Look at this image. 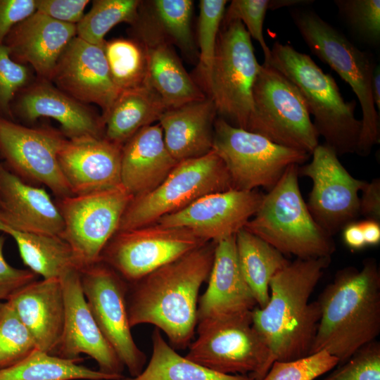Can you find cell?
Returning <instances> with one entry per match:
<instances>
[{
    "label": "cell",
    "instance_id": "cell-45",
    "mask_svg": "<svg viewBox=\"0 0 380 380\" xmlns=\"http://www.w3.org/2000/svg\"><path fill=\"white\" fill-rule=\"evenodd\" d=\"M89 3L88 0H36V11L62 23L77 25Z\"/></svg>",
    "mask_w": 380,
    "mask_h": 380
},
{
    "label": "cell",
    "instance_id": "cell-7",
    "mask_svg": "<svg viewBox=\"0 0 380 380\" xmlns=\"http://www.w3.org/2000/svg\"><path fill=\"white\" fill-rule=\"evenodd\" d=\"M260 67L243 24L239 20L222 22L205 84L219 118L247 129L253 112V88Z\"/></svg>",
    "mask_w": 380,
    "mask_h": 380
},
{
    "label": "cell",
    "instance_id": "cell-8",
    "mask_svg": "<svg viewBox=\"0 0 380 380\" xmlns=\"http://www.w3.org/2000/svg\"><path fill=\"white\" fill-rule=\"evenodd\" d=\"M230 189H234L227 170L214 150L179 161L155 189L131 199L118 232L156 223L207 194Z\"/></svg>",
    "mask_w": 380,
    "mask_h": 380
},
{
    "label": "cell",
    "instance_id": "cell-47",
    "mask_svg": "<svg viewBox=\"0 0 380 380\" xmlns=\"http://www.w3.org/2000/svg\"><path fill=\"white\" fill-rule=\"evenodd\" d=\"M359 213L365 219L380 222V179L367 182L361 190Z\"/></svg>",
    "mask_w": 380,
    "mask_h": 380
},
{
    "label": "cell",
    "instance_id": "cell-31",
    "mask_svg": "<svg viewBox=\"0 0 380 380\" xmlns=\"http://www.w3.org/2000/svg\"><path fill=\"white\" fill-rule=\"evenodd\" d=\"M236 253L243 276L258 304L265 307L270 299L271 279L291 261L270 243L245 228L235 234Z\"/></svg>",
    "mask_w": 380,
    "mask_h": 380
},
{
    "label": "cell",
    "instance_id": "cell-10",
    "mask_svg": "<svg viewBox=\"0 0 380 380\" xmlns=\"http://www.w3.org/2000/svg\"><path fill=\"white\" fill-rule=\"evenodd\" d=\"M196 331L185 357L209 369L262 380L273 363L252 312L198 322Z\"/></svg>",
    "mask_w": 380,
    "mask_h": 380
},
{
    "label": "cell",
    "instance_id": "cell-6",
    "mask_svg": "<svg viewBox=\"0 0 380 380\" xmlns=\"http://www.w3.org/2000/svg\"><path fill=\"white\" fill-rule=\"evenodd\" d=\"M291 15L311 52L330 66L356 95L362 118L355 153L367 156L380 142L379 113L374 103L372 88L376 64L372 55L358 49L313 11L296 8Z\"/></svg>",
    "mask_w": 380,
    "mask_h": 380
},
{
    "label": "cell",
    "instance_id": "cell-3",
    "mask_svg": "<svg viewBox=\"0 0 380 380\" xmlns=\"http://www.w3.org/2000/svg\"><path fill=\"white\" fill-rule=\"evenodd\" d=\"M320 319L310 354L326 350L345 362L380 333V272L373 258L339 270L317 300Z\"/></svg>",
    "mask_w": 380,
    "mask_h": 380
},
{
    "label": "cell",
    "instance_id": "cell-20",
    "mask_svg": "<svg viewBox=\"0 0 380 380\" xmlns=\"http://www.w3.org/2000/svg\"><path fill=\"white\" fill-rule=\"evenodd\" d=\"M122 147L104 137L66 139L58 153V161L72 194L120 185Z\"/></svg>",
    "mask_w": 380,
    "mask_h": 380
},
{
    "label": "cell",
    "instance_id": "cell-29",
    "mask_svg": "<svg viewBox=\"0 0 380 380\" xmlns=\"http://www.w3.org/2000/svg\"><path fill=\"white\" fill-rule=\"evenodd\" d=\"M0 232L15 241L24 264L43 279H61L83 267L70 246L60 236L13 229L0 222Z\"/></svg>",
    "mask_w": 380,
    "mask_h": 380
},
{
    "label": "cell",
    "instance_id": "cell-33",
    "mask_svg": "<svg viewBox=\"0 0 380 380\" xmlns=\"http://www.w3.org/2000/svg\"><path fill=\"white\" fill-rule=\"evenodd\" d=\"M78 361L61 358L38 349L11 366L0 369V380H120Z\"/></svg>",
    "mask_w": 380,
    "mask_h": 380
},
{
    "label": "cell",
    "instance_id": "cell-26",
    "mask_svg": "<svg viewBox=\"0 0 380 380\" xmlns=\"http://www.w3.org/2000/svg\"><path fill=\"white\" fill-rule=\"evenodd\" d=\"M31 334L38 350L53 355L65 319V300L60 279L36 280L7 300Z\"/></svg>",
    "mask_w": 380,
    "mask_h": 380
},
{
    "label": "cell",
    "instance_id": "cell-2",
    "mask_svg": "<svg viewBox=\"0 0 380 380\" xmlns=\"http://www.w3.org/2000/svg\"><path fill=\"white\" fill-rule=\"evenodd\" d=\"M331 257L296 258L270 281L267 305L252 312V323L267 346L272 362L310 355L320 319L310 296Z\"/></svg>",
    "mask_w": 380,
    "mask_h": 380
},
{
    "label": "cell",
    "instance_id": "cell-24",
    "mask_svg": "<svg viewBox=\"0 0 380 380\" xmlns=\"http://www.w3.org/2000/svg\"><path fill=\"white\" fill-rule=\"evenodd\" d=\"M76 36V25L36 11L11 30L4 44L14 61L30 65L40 79L50 82L60 56Z\"/></svg>",
    "mask_w": 380,
    "mask_h": 380
},
{
    "label": "cell",
    "instance_id": "cell-13",
    "mask_svg": "<svg viewBox=\"0 0 380 380\" xmlns=\"http://www.w3.org/2000/svg\"><path fill=\"white\" fill-rule=\"evenodd\" d=\"M206 243L187 229L153 223L118 232L100 261L131 284Z\"/></svg>",
    "mask_w": 380,
    "mask_h": 380
},
{
    "label": "cell",
    "instance_id": "cell-17",
    "mask_svg": "<svg viewBox=\"0 0 380 380\" xmlns=\"http://www.w3.org/2000/svg\"><path fill=\"white\" fill-rule=\"evenodd\" d=\"M263 195L257 190L211 193L156 223L185 228L206 242L217 243L244 228L259 208Z\"/></svg>",
    "mask_w": 380,
    "mask_h": 380
},
{
    "label": "cell",
    "instance_id": "cell-51",
    "mask_svg": "<svg viewBox=\"0 0 380 380\" xmlns=\"http://www.w3.org/2000/svg\"><path fill=\"white\" fill-rule=\"evenodd\" d=\"M310 2L311 1L305 0H270L269 9H278L281 7L310 4Z\"/></svg>",
    "mask_w": 380,
    "mask_h": 380
},
{
    "label": "cell",
    "instance_id": "cell-34",
    "mask_svg": "<svg viewBox=\"0 0 380 380\" xmlns=\"http://www.w3.org/2000/svg\"><path fill=\"white\" fill-rule=\"evenodd\" d=\"M151 17L139 15L169 42L177 45L186 54L195 53L191 30L194 2L191 0H155L149 2Z\"/></svg>",
    "mask_w": 380,
    "mask_h": 380
},
{
    "label": "cell",
    "instance_id": "cell-37",
    "mask_svg": "<svg viewBox=\"0 0 380 380\" xmlns=\"http://www.w3.org/2000/svg\"><path fill=\"white\" fill-rule=\"evenodd\" d=\"M37 349L31 334L10 303H0V369L21 361Z\"/></svg>",
    "mask_w": 380,
    "mask_h": 380
},
{
    "label": "cell",
    "instance_id": "cell-44",
    "mask_svg": "<svg viewBox=\"0 0 380 380\" xmlns=\"http://www.w3.org/2000/svg\"><path fill=\"white\" fill-rule=\"evenodd\" d=\"M5 238L0 236V300L7 301L18 290L37 280V275L30 270L12 267L4 256Z\"/></svg>",
    "mask_w": 380,
    "mask_h": 380
},
{
    "label": "cell",
    "instance_id": "cell-11",
    "mask_svg": "<svg viewBox=\"0 0 380 380\" xmlns=\"http://www.w3.org/2000/svg\"><path fill=\"white\" fill-rule=\"evenodd\" d=\"M213 150L223 161L233 189L242 191L262 187L269 191L289 167L303 164L310 156L276 144L220 118L214 124Z\"/></svg>",
    "mask_w": 380,
    "mask_h": 380
},
{
    "label": "cell",
    "instance_id": "cell-49",
    "mask_svg": "<svg viewBox=\"0 0 380 380\" xmlns=\"http://www.w3.org/2000/svg\"><path fill=\"white\" fill-rule=\"evenodd\" d=\"M366 246H376L380 242V222L365 219L360 221Z\"/></svg>",
    "mask_w": 380,
    "mask_h": 380
},
{
    "label": "cell",
    "instance_id": "cell-14",
    "mask_svg": "<svg viewBox=\"0 0 380 380\" xmlns=\"http://www.w3.org/2000/svg\"><path fill=\"white\" fill-rule=\"evenodd\" d=\"M80 280L87 303L101 331L131 377L137 376L144 369L146 356L131 334L127 281L102 261L83 268Z\"/></svg>",
    "mask_w": 380,
    "mask_h": 380
},
{
    "label": "cell",
    "instance_id": "cell-15",
    "mask_svg": "<svg viewBox=\"0 0 380 380\" xmlns=\"http://www.w3.org/2000/svg\"><path fill=\"white\" fill-rule=\"evenodd\" d=\"M311 156L309 163L298 167V175L312 182L306 205L318 225L333 236L360 215L359 193L367 182L353 177L324 144Z\"/></svg>",
    "mask_w": 380,
    "mask_h": 380
},
{
    "label": "cell",
    "instance_id": "cell-21",
    "mask_svg": "<svg viewBox=\"0 0 380 380\" xmlns=\"http://www.w3.org/2000/svg\"><path fill=\"white\" fill-rule=\"evenodd\" d=\"M16 96L11 104L12 115L14 112L29 122L39 118H53L61 125L68 139L103 137L102 117L49 81L40 79L23 89Z\"/></svg>",
    "mask_w": 380,
    "mask_h": 380
},
{
    "label": "cell",
    "instance_id": "cell-12",
    "mask_svg": "<svg viewBox=\"0 0 380 380\" xmlns=\"http://www.w3.org/2000/svg\"><path fill=\"white\" fill-rule=\"evenodd\" d=\"M132 198L122 184L60 198L58 207L63 221L60 236L70 246L83 268L100 261Z\"/></svg>",
    "mask_w": 380,
    "mask_h": 380
},
{
    "label": "cell",
    "instance_id": "cell-4",
    "mask_svg": "<svg viewBox=\"0 0 380 380\" xmlns=\"http://www.w3.org/2000/svg\"><path fill=\"white\" fill-rule=\"evenodd\" d=\"M298 89L324 144L338 156L355 153L362 128L355 117L356 101H346L334 77L305 53L279 42L270 48L267 62Z\"/></svg>",
    "mask_w": 380,
    "mask_h": 380
},
{
    "label": "cell",
    "instance_id": "cell-40",
    "mask_svg": "<svg viewBox=\"0 0 380 380\" xmlns=\"http://www.w3.org/2000/svg\"><path fill=\"white\" fill-rule=\"evenodd\" d=\"M326 350L288 361H274L262 380H314L338 365Z\"/></svg>",
    "mask_w": 380,
    "mask_h": 380
},
{
    "label": "cell",
    "instance_id": "cell-23",
    "mask_svg": "<svg viewBox=\"0 0 380 380\" xmlns=\"http://www.w3.org/2000/svg\"><path fill=\"white\" fill-rule=\"evenodd\" d=\"M146 56L145 84L160 98L167 109L206 97L177 56L170 43L145 19L133 25Z\"/></svg>",
    "mask_w": 380,
    "mask_h": 380
},
{
    "label": "cell",
    "instance_id": "cell-16",
    "mask_svg": "<svg viewBox=\"0 0 380 380\" xmlns=\"http://www.w3.org/2000/svg\"><path fill=\"white\" fill-rule=\"evenodd\" d=\"M65 140L53 129L27 127L0 116V154L12 172L45 185L60 198L72 195L58 161Z\"/></svg>",
    "mask_w": 380,
    "mask_h": 380
},
{
    "label": "cell",
    "instance_id": "cell-30",
    "mask_svg": "<svg viewBox=\"0 0 380 380\" xmlns=\"http://www.w3.org/2000/svg\"><path fill=\"white\" fill-rule=\"evenodd\" d=\"M166 110L160 98L146 85L122 91L102 118L103 137L122 146L139 129L158 121Z\"/></svg>",
    "mask_w": 380,
    "mask_h": 380
},
{
    "label": "cell",
    "instance_id": "cell-25",
    "mask_svg": "<svg viewBox=\"0 0 380 380\" xmlns=\"http://www.w3.org/2000/svg\"><path fill=\"white\" fill-rule=\"evenodd\" d=\"M0 222L15 230L61 236L63 221L42 188L27 184L0 162Z\"/></svg>",
    "mask_w": 380,
    "mask_h": 380
},
{
    "label": "cell",
    "instance_id": "cell-36",
    "mask_svg": "<svg viewBox=\"0 0 380 380\" xmlns=\"http://www.w3.org/2000/svg\"><path fill=\"white\" fill-rule=\"evenodd\" d=\"M103 51L112 80L120 91L145 84L146 56L139 41L127 39L106 41Z\"/></svg>",
    "mask_w": 380,
    "mask_h": 380
},
{
    "label": "cell",
    "instance_id": "cell-46",
    "mask_svg": "<svg viewBox=\"0 0 380 380\" xmlns=\"http://www.w3.org/2000/svg\"><path fill=\"white\" fill-rule=\"evenodd\" d=\"M36 12V0H0V44L18 23Z\"/></svg>",
    "mask_w": 380,
    "mask_h": 380
},
{
    "label": "cell",
    "instance_id": "cell-41",
    "mask_svg": "<svg viewBox=\"0 0 380 380\" xmlns=\"http://www.w3.org/2000/svg\"><path fill=\"white\" fill-rule=\"evenodd\" d=\"M323 380H380L379 342L359 348Z\"/></svg>",
    "mask_w": 380,
    "mask_h": 380
},
{
    "label": "cell",
    "instance_id": "cell-28",
    "mask_svg": "<svg viewBox=\"0 0 380 380\" xmlns=\"http://www.w3.org/2000/svg\"><path fill=\"white\" fill-rule=\"evenodd\" d=\"M217 110L205 97L167 109L158 121L165 146L177 161L196 158L213 150Z\"/></svg>",
    "mask_w": 380,
    "mask_h": 380
},
{
    "label": "cell",
    "instance_id": "cell-35",
    "mask_svg": "<svg viewBox=\"0 0 380 380\" xmlns=\"http://www.w3.org/2000/svg\"><path fill=\"white\" fill-rule=\"evenodd\" d=\"M141 1L138 0H95L87 14L76 25L77 37L94 45L103 46L106 34L116 25H134L139 18Z\"/></svg>",
    "mask_w": 380,
    "mask_h": 380
},
{
    "label": "cell",
    "instance_id": "cell-50",
    "mask_svg": "<svg viewBox=\"0 0 380 380\" xmlns=\"http://www.w3.org/2000/svg\"><path fill=\"white\" fill-rule=\"evenodd\" d=\"M372 95L376 108L378 112L380 110V67L376 65L374 70L372 77Z\"/></svg>",
    "mask_w": 380,
    "mask_h": 380
},
{
    "label": "cell",
    "instance_id": "cell-38",
    "mask_svg": "<svg viewBox=\"0 0 380 380\" xmlns=\"http://www.w3.org/2000/svg\"><path fill=\"white\" fill-rule=\"evenodd\" d=\"M227 3L226 0H201L199 2L198 44L200 72L204 84L210 74Z\"/></svg>",
    "mask_w": 380,
    "mask_h": 380
},
{
    "label": "cell",
    "instance_id": "cell-42",
    "mask_svg": "<svg viewBox=\"0 0 380 380\" xmlns=\"http://www.w3.org/2000/svg\"><path fill=\"white\" fill-rule=\"evenodd\" d=\"M30 71L13 59L8 48L0 44V114L13 118L11 104L18 93L27 86Z\"/></svg>",
    "mask_w": 380,
    "mask_h": 380
},
{
    "label": "cell",
    "instance_id": "cell-48",
    "mask_svg": "<svg viewBox=\"0 0 380 380\" xmlns=\"http://www.w3.org/2000/svg\"><path fill=\"white\" fill-rule=\"evenodd\" d=\"M344 243L352 250H360L366 246L360 222L353 221L342 229Z\"/></svg>",
    "mask_w": 380,
    "mask_h": 380
},
{
    "label": "cell",
    "instance_id": "cell-39",
    "mask_svg": "<svg viewBox=\"0 0 380 380\" xmlns=\"http://www.w3.org/2000/svg\"><path fill=\"white\" fill-rule=\"evenodd\" d=\"M341 16L362 42L372 46L380 43L379 0H336Z\"/></svg>",
    "mask_w": 380,
    "mask_h": 380
},
{
    "label": "cell",
    "instance_id": "cell-5",
    "mask_svg": "<svg viewBox=\"0 0 380 380\" xmlns=\"http://www.w3.org/2000/svg\"><path fill=\"white\" fill-rule=\"evenodd\" d=\"M298 165L289 167L244 228L282 254L296 258L331 257L335 243L313 219L298 183Z\"/></svg>",
    "mask_w": 380,
    "mask_h": 380
},
{
    "label": "cell",
    "instance_id": "cell-18",
    "mask_svg": "<svg viewBox=\"0 0 380 380\" xmlns=\"http://www.w3.org/2000/svg\"><path fill=\"white\" fill-rule=\"evenodd\" d=\"M65 300L62 335L53 355L81 362L86 354L98 364L99 371L123 378L124 365L98 327L84 297L80 271L72 270L61 279Z\"/></svg>",
    "mask_w": 380,
    "mask_h": 380
},
{
    "label": "cell",
    "instance_id": "cell-27",
    "mask_svg": "<svg viewBox=\"0 0 380 380\" xmlns=\"http://www.w3.org/2000/svg\"><path fill=\"white\" fill-rule=\"evenodd\" d=\"M177 161L167 150L159 123L136 132L121 150V184L133 197L155 189Z\"/></svg>",
    "mask_w": 380,
    "mask_h": 380
},
{
    "label": "cell",
    "instance_id": "cell-1",
    "mask_svg": "<svg viewBox=\"0 0 380 380\" xmlns=\"http://www.w3.org/2000/svg\"><path fill=\"white\" fill-rule=\"evenodd\" d=\"M215 243L208 242L131 283L127 295L130 327L152 324L174 349L189 346L197 326L199 290L209 277Z\"/></svg>",
    "mask_w": 380,
    "mask_h": 380
},
{
    "label": "cell",
    "instance_id": "cell-22",
    "mask_svg": "<svg viewBox=\"0 0 380 380\" xmlns=\"http://www.w3.org/2000/svg\"><path fill=\"white\" fill-rule=\"evenodd\" d=\"M257 306L240 268L235 235L217 242L208 287L198 303L197 323L249 314Z\"/></svg>",
    "mask_w": 380,
    "mask_h": 380
},
{
    "label": "cell",
    "instance_id": "cell-32",
    "mask_svg": "<svg viewBox=\"0 0 380 380\" xmlns=\"http://www.w3.org/2000/svg\"><path fill=\"white\" fill-rule=\"evenodd\" d=\"M153 352L143 371L120 380H253L248 376L225 374L209 369L178 354L156 328L151 335Z\"/></svg>",
    "mask_w": 380,
    "mask_h": 380
},
{
    "label": "cell",
    "instance_id": "cell-43",
    "mask_svg": "<svg viewBox=\"0 0 380 380\" xmlns=\"http://www.w3.org/2000/svg\"><path fill=\"white\" fill-rule=\"evenodd\" d=\"M270 0H233L225 10L222 22L241 21L251 38L256 40L263 51L265 61L270 55V48L263 35V24Z\"/></svg>",
    "mask_w": 380,
    "mask_h": 380
},
{
    "label": "cell",
    "instance_id": "cell-19",
    "mask_svg": "<svg viewBox=\"0 0 380 380\" xmlns=\"http://www.w3.org/2000/svg\"><path fill=\"white\" fill-rule=\"evenodd\" d=\"M50 82L77 101L99 106L102 118L122 91L112 80L103 46L77 36L60 56Z\"/></svg>",
    "mask_w": 380,
    "mask_h": 380
},
{
    "label": "cell",
    "instance_id": "cell-9",
    "mask_svg": "<svg viewBox=\"0 0 380 380\" xmlns=\"http://www.w3.org/2000/svg\"><path fill=\"white\" fill-rule=\"evenodd\" d=\"M247 131L311 156L319 134L296 87L283 74L262 64L253 88V112Z\"/></svg>",
    "mask_w": 380,
    "mask_h": 380
}]
</instances>
